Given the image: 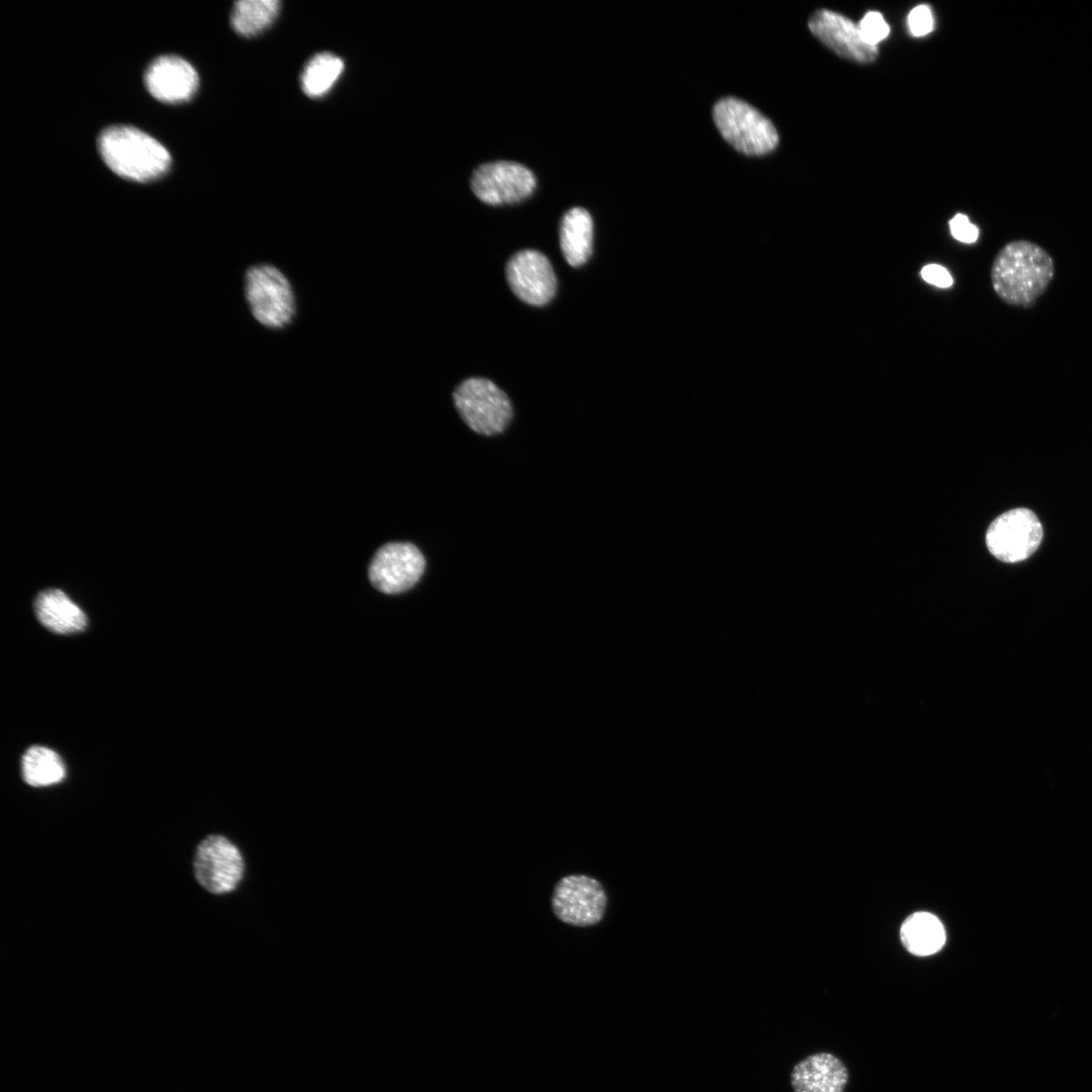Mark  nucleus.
<instances>
[{
    "label": "nucleus",
    "instance_id": "1",
    "mask_svg": "<svg viewBox=\"0 0 1092 1092\" xmlns=\"http://www.w3.org/2000/svg\"><path fill=\"white\" fill-rule=\"evenodd\" d=\"M1054 272V261L1044 249L1029 241H1013L996 255L991 283L1004 302L1027 307L1045 291Z\"/></svg>",
    "mask_w": 1092,
    "mask_h": 1092
},
{
    "label": "nucleus",
    "instance_id": "2",
    "mask_svg": "<svg viewBox=\"0 0 1092 1092\" xmlns=\"http://www.w3.org/2000/svg\"><path fill=\"white\" fill-rule=\"evenodd\" d=\"M98 149L115 174L138 182L161 177L171 164V156L162 144L128 125L105 128L98 138Z\"/></svg>",
    "mask_w": 1092,
    "mask_h": 1092
},
{
    "label": "nucleus",
    "instance_id": "3",
    "mask_svg": "<svg viewBox=\"0 0 1092 1092\" xmlns=\"http://www.w3.org/2000/svg\"><path fill=\"white\" fill-rule=\"evenodd\" d=\"M713 119L726 142L742 154L764 155L778 145L779 135L770 120L738 98L720 99L714 105Z\"/></svg>",
    "mask_w": 1092,
    "mask_h": 1092
},
{
    "label": "nucleus",
    "instance_id": "4",
    "mask_svg": "<svg viewBox=\"0 0 1092 1092\" xmlns=\"http://www.w3.org/2000/svg\"><path fill=\"white\" fill-rule=\"evenodd\" d=\"M245 295L255 320L268 329H283L295 315L291 284L273 265L258 264L247 270Z\"/></svg>",
    "mask_w": 1092,
    "mask_h": 1092
},
{
    "label": "nucleus",
    "instance_id": "5",
    "mask_svg": "<svg viewBox=\"0 0 1092 1092\" xmlns=\"http://www.w3.org/2000/svg\"><path fill=\"white\" fill-rule=\"evenodd\" d=\"M453 399L463 422L479 435L492 436L502 433L513 417L508 395L485 378L471 377L464 380L455 389Z\"/></svg>",
    "mask_w": 1092,
    "mask_h": 1092
},
{
    "label": "nucleus",
    "instance_id": "6",
    "mask_svg": "<svg viewBox=\"0 0 1092 1092\" xmlns=\"http://www.w3.org/2000/svg\"><path fill=\"white\" fill-rule=\"evenodd\" d=\"M193 868L197 883L213 895L234 892L246 873L242 850L221 834H209L200 841L195 850Z\"/></svg>",
    "mask_w": 1092,
    "mask_h": 1092
},
{
    "label": "nucleus",
    "instance_id": "7",
    "mask_svg": "<svg viewBox=\"0 0 1092 1092\" xmlns=\"http://www.w3.org/2000/svg\"><path fill=\"white\" fill-rule=\"evenodd\" d=\"M1043 536L1036 515L1025 508L1009 510L997 517L986 533L990 553L1006 563H1015L1031 556Z\"/></svg>",
    "mask_w": 1092,
    "mask_h": 1092
},
{
    "label": "nucleus",
    "instance_id": "8",
    "mask_svg": "<svg viewBox=\"0 0 1092 1092\" xmlns=\"http://www.w3.org/2000/svg\"><path fill=\"white\" fill-rule=\"evenodd\" d=\"M555 916L574 926H590L604 917L607 895L602 884L584 875L562 878L555 886L552 900Z\"/></svg>",
    "mask_w": 1092,
    "mask_h": 1092
},
{
    "label": "nucleus",
    "instance_id": "9",
    "mask_svg": "<svg viewBox=\"0 0 1092 1092\" xmlns=\"http://www.w3.org/2000/svg\"><path fill=\"white\" fill-rule=\"evenodd\" d=\"M421 550L408 542L383 545L373 556L368 569L371 583L378 590L395 595L412 588L425 571Z\"/></svg>",
    "mask_w": 1092,
    "mask_h": 1092
},
{
    "label": "nucleus",
    "instance_id": "10",
    "mask_svg": "<svg viewBox=\"0 0 1092 1092\" xmlns=\"http://www.w3.org/2000/svg\"><path fill=\"white\" fill-rule=\"evenodd\" d=\"M471 188L482 202L491 205L511 204L527 198L533 192L536 179L525 166L510 161H496L479 166L471 176Z\"/></svg>",
    "mask_w": 1092,
    "mask_h": 1092
},
{
    "label": "nucleus",
    "instance_id": "11",
    "mask_svg": "<svg viewBox=\"0 0 1092 1092\" xmlns=\"http://www.w3.org/2000/svg\"><path fill=\"white\" fill-rule=\"evenodd\" d=\"M507 279L513 292L531 305L548 303L556 292V277L547 257L536 250L516 253L507 264Z\"/></svg>",
    "mask_w": 1092,
    "mask_h": 1092
},
{
    "label": "nucleus",
    "instance_id": "12",
    "mask_svg": "<svg viewBox=\"0 0 1092 1092\" xmlns=\"http://www.w3.org/2000/svg\"><path fill=\"white\" fill-rule=\"evenodd\" d=\"M808 26L817 38L842 58L869 63L878 56L877 46L864 42L857 26L839 13L818 10L811 16Z\"/></svg>",
    "mask_w": 1092,
    "mask_h": 1092
},
{
    "label": "nucleus",
    "instance_id": "13",
    "mask_svg": "<svg viewBox=\"0 0 1092 1092\" xmlns=\"http://www.w3.org/2000/svg\"><path fill=\"white\" fill-rule=\"evenodd\" d=\"M145 84L159 101L176 104L192 98L198 87V76L184 59L172 55L161 56L148 67Z\"/></svg>",
    "mask_w": 1092,
    "mask_h": 1092
},
{
    "label": "nucleus",
    "instance_id": "14",
    "mask_svg": "<svg viewBox=\"0 0 1092 1092\" xmlns=\"http://www.w3.org/2000/svg\"><path fill=\"white\" fill-rule=\"evenodd\" d=\"M847 1081L846 1067L829 1053H817L805 1058L791 1074L795 1092H843Z\"/></svg>",
    "mask_w": 1092,
    "mask_h": 1092
},
{
    "label": "nucleus",
    "instance_id": "15",
    "mask_svg": "<svg viewBox=\"0 0 1092 1092\" xmlns=\"http://www.w3.org/2000/svg\"><path fill=\"white\" fill-rule=\"evenodd\" d=\"M34 612L38 621L57 634L81 632L87 626L85 613L61 589L40 592L34 600Z\"/></svg>",
    "mask_w": 1092,
    "mask_h": 1092
},
{
    "label": "nucleus",
    "instance_id": "16",
    "mask_svg": "<svg viewBox=\"0 0 1092 1092\" xmlns=\"http://www.w3.org/2000/svg\"><path fill=\"white\" fill-rule=\"evenodd\" d=\"M593 231L592 216L584 208L573 207L563 215L559 232L560 248L570 266H581L590 257Z\"/></svg>",
    "mask_w": 1092,
    "mask_h": 1092
},
{
    "label": "nucleus",
    "instance_id": "17",
    "mask_svg": "<svg viewBox=\"0 0 1092 1092\" xmlns=\"http://www.w3.org/2000/svg\"><path fill=\"white\" fill-rule=\"evenodd\" d=\"M900 936L905 948L915 956L937 952L945 942V931L940 920L928 912L911 914L902 924Z\"/></svg>",
    "mask_w": 1092,
    "mask_h": 1092
},
{
    "label": "nucleus",
    "instance_id": "18",
    "mask_svg": "<svg viewBox=\"0 0 1092 1092\" xmlns=\"http://www.w3.org/2000/svg\"><path fill=\"white\" fill-rule=\"evenodd\" d=\"M22 777L32 787H46L63 781L66 775L61 756L54 750L39 745L29 747L21 760Z\"/></svg>",
    "mask_w": 1092,
    "mask_h": 1092
},
{
    "label": "nucleus",
    "instance_id": "19",
    "mask_svg": "<svg viewBox=\"0 0 1092 1092\" xmlns=\"http://www.w3.org/2000/svg\"><path fill=\"white\" fill-rule=\"evenodd\" d=\"M279 9L278 0H241L234 5L231 23L238 33L252 36L269 26Z\"/></svg>",
    "mask_w": 1092,
    "mask_h": 1092
},
{
    "label": "nucleus",
    "instance_id": "20",
    "mask_svg": "<svg viewBox=\"0 0 1092 1092\" xmlns=\"http://www.w3.org/2000/svg\"><path fill=\"white\" fill-rule=\"evenodd\" d=\"M344 69L343 61L330 53H321L312 57L301 75V87L309 97L326 94L337 82Z\"/></svg>",
    "mask_w": 1092,
    "mask_h": 1092
},
{
    "label": "nucleus",
    "instance_id": "21",
    "mask_svg": "<svg viewBox=\"0 0 1092 1092\" xmlns=\"http://www.w3.org/2000/svg\"><path fill=\"white\" fill-rule=\"evenodd\" d=\"M857 28L861 39L871 46H877L879 41L888 36L890 31L889 25L882 14L876 11L868 12L860 20Z\"/></svg>",
    "mask_w": 1092,
    "mask_h": 1092
},
{
    "label": "nucleus",
    "instance_id": "22",
    "mask_svg": "<svg viewBox=\"0 0 1092 1092\" xmlns=\"http://www.w3.org/2000/svg\"><path fill=\"white\" fill-rule=\"evenodd\" d=\"M908 26L914 36H922L933 28L931 9L926 5L914 7L908 15Z\"/></svg>",
    "mask_w": 1092,
    "mask_h": 1092
},
{
    "label": "nucleus",
    "instance_id": "23",
    "mask_svg": "<svg viewBox=\"0 0 1092 1092\" xmlns=\"http://www.w3.org/2000/svg\"><path fill=\"white\" fill-rule=\"evenodd\" d=\"M949 229L954 239L966 244L976 242L979 237L978 228L963 213L956 214L949 220Z\"/></svg>",
    "mask_w": 1092,
    "mask_h": 1092
},
{
    "label": "nucleus",
    "instance_id": "24",
    "mask_svg": "<svg viewBox=\"0 0 1092 1092\" xmlns=\"http://www.w3.org/2000/svg\"><path fill=\"white\" fill-rule=\"evenodd\" d=\"M921 277L924 281L937 287L946 288L952 285V277L949 272L937 264H929L922 268Z\"/></svg>",
    "mask_w": 1092,
    "mask_h": 1092
}]
</instances>
